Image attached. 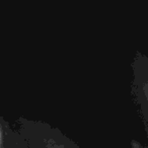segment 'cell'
Returning a JSON list of instances; mask_svg holds the SVG:
<instances>
[{"label":"cell","instance_id":"6da1fadb","mask_svg":"<svg viewBox=\"0 0 148 148\" xmlns=\"http://www.w3.org/2000/svg\"><path fill=\"white\" fill-rule=\"evenodd\" d=\"M0 145H1V130H0Z\"/></svg>","mask_w":148,"mask_h":148}]
</instances>
